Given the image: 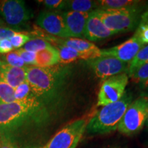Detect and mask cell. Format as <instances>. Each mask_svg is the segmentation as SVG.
Masks as SVG:
<instances>
[{
	"instance_id": "ac0fdd59",
	"label": "cell",
	"mask_w": 148,
	"mask_h": 148,
	"mask_svg": "<svg viewBox=\"0 0 148 148\" xmlns=\"http://www.w3.org/2000/svg\"><path fill=\"white\" fill-rule=\"evenodd\" d=\"M141 2V1H135V0H100V1H97L98 9H102V10L127 8L137 5Z\"/></svg>"
},
{
	"instance_id": "ba28073f",
	"label": "cell",
	"mask_w": 148,
	"mask_h": 148,
	"mask_svg": "<svg viewBox=\"0 0 148 148\" xmlns=\"http://www.w3.org/2000/svg\"><path fill=\"white\" fill-rule=\"evenodd\" d=\"M127 82V73L119 74L105 79L98 93L97 106H104L119 100L125 93Z\"/></svg>"
},
{
	"instance_id": "4dcf8cb0",
	"label": "cell",
	"mask_w": 148,
	"mask_h": 148,
	"mask_svg": "<svg viewBox=\"0 0 148 148\" xmlns=\"http://www.w3.org/2000/svg\"><path fill=\"white\" fill-rule=\"evenodd\" d=\"M16 32H18L9 27H0V40L5 38H10Z\"/></svg>"
},
{
	"instance_id": "d4e9b609",
	"label": "cell",
	"mask_w": 148,
	"mask_h": 148,
	"mask_svg": "<svg viewBox=\"0 0 148 148\" xmlns=\"http://www.w3.org/2000/svg\"><path fill=\"white\" fill-rule=\"evenodd\" d=\"M0 58L3 62V63L8 64L9 66L19 68H23L27 66L25 65V62H23V60L16 53V51H12L6 54L2 55L1 56H0Z\"/></svg>"
},
{
	"instance_id": "277c9868",
	"label": "cell",
	"mask_w": 148,
	"mask_h": 148,
	"mask_svg": "<svg viewBox=\"0 0 148 148\" xmlns=\"http://www.w3.org/2000/svg\"><path fill=\"white\" fill-rule=\"evenodd\" d=\"M146 4H140L127 8L102 10L96 9L94 12L101 18L107 28L115 34L130 32L136 29Z\"/></svg>"
},
{
	"instance_id": "836d02e7",
	"label": "cell",
	"mask_w": 148,
	"mask_h": 148,
	"mask_svg": "<svg viewBox=\"0 0 148 148\" xmlns=\"http://www.w3.org/2000/svg\"><path fill=\"white\" fill-rule=\"evenodd\" d=\"M3 62L2 60H1V58H0V70H1V67H2V66L3 65Z\"/></svg>"
},
{
	"instance_id": "e575fe53",
	"label": "cell",
	"mask_w": 148,
	"mask_h": 148,
	"mask_svg": "<svg viewBox=\"0 0 148 148\" xmlns=\"http://www.w3.org/2000/svg\"><path fill=\"white\" fill-rule=\"evenodd\" d=\"M145 124L148 127V110H147V118H146V121H145Z\"/></svg>"
},
{
	"instance_id": "7a4b0ae2",
	"label": "cell",
	"mask_w": 148,
	"mask_h": 148,
	"mask_svg": "<svg viewBox=\"0 0 148 148\" xmlns=\"http://www.w3.org/2000/svg\"><path fill=\"white\" fill-rule=\"evenodd\" d=\"M26 81L31 92L53 110L62 99L71 77V67L58 64L49 67L26 66Z\"/></svg>"
},
{
	"instance_id": "f1b7e54d",
	"label": "cell",
	"mask_w": 148,
	"mask_h": 148,
	"mask_svg": "<svg viewBox=\"0 0 148 148\" xmlns=\"http://www.w3.org/2000/svg\"><path fill=\"white\" fill-rule=\"evenodd\" d=\"M16 53L19 55L23 62L27 66H35L36 64V53L27 51L22 49H18L15 50Z\"/></svg>"
},
{
	"instance_id": "603a6c76",
	"label": "cell",
	"mask_w": 148,
	"mask_h": 148,
	"mask_svg": "<svg viewBox=\"0 0 148 148\" xmlns=\"http://www.w3.org/2000/svg\"><path fill=\"white\" fill-rule=\"evenodd\" d=\"M15 101L14 89L0 77V104H7Z\"/></svg>"
},
{
	"instance_id": "f546056e",
	"label": "cell",
	"mask_w": 148,
	"mask_h": 148,
	"mask_svg": "<svg viewBox=\"0 0 148 148\" xmlns=\"http://www.w3.org/2000/svg\"><path fill=\"white\" fill-rule=\"evenodd\" d=\"M14 47L11 44L9 38H5L0 40V53L1 54H6L13 51Z\"/></svg>"
},
{
	"instance_id": "52a82bcc",
	"label": "cell",
	"mask_w": 148,
	"mask_h": 148,
	"mask_svg": "<svg viewBox=\"0 0 148 148\" xmlns=\"http://www.w3.org/2000/svg\"><path fill=\"white\" fill-rule=\"evenodd\" d=\"M88 121L79 119L65 125L41 148H75L86 131Z\"/></svg>"
},
{
	"instance_id": "30bf717a",
	"label": "cell",
	"mask_w": 148,
	"mask_h": 148,
	"mask_svg": "<svg viewBox=\"0 0 148 148\" xmlns=\"http://www.w3.org/2000/svg\"><path fill=\"white\" fill-rule=\"evenodd\" d=\"M40 38L49 41L56 45H61L69 47L78 51L80 54V59L86 60V61L92 60L101 56V49H99L95 44L88 40L76 38H57L48 35L42 36Z\"/></svg>"
},
{
	"instance_id": "1f68e13d",
	"label": "cell",
	"mask_w": 148,
	"mask_h": 148,
	"mask_svg": "<svg viewBox=\"0 0 148 148\" xmlns=\"http://www.w3.org/2000/svg\"><path fill=\"white\" fill-rule=\"evenodd\" d=\"M6 27V25H5V23L3 21V20L0 18V27Z\"/></svg>"
},
{
	"instance_id": "3957f363",
	"label": "cell",
	"mask_w": 148,
	"mask_h": 148,
	"mask_svg": "<svg viewBox=\"0 0 148 148\" xmlns=\"http://www.w3.org/2000/svg\"><path fill=\"white\" fill-rule=\"evenodd\" d=\"M132 101V95L125 92L119 100L104 106L98 111L88 122L86 132L90 134H103L116 130Z\"/></svg>"
},
{
	"instance_id": "4fadbf2b",
	"label": "cell",
	"mask_w": 148,
	"mask_h": 148,
	"mask_svg": "<svg viewBox=\"0 0 148 148\" xmlns=\"http://www.w3.org/2000/svg\"><path fill=\"white\" fill-rule=\"evenodd\" d=\"M115 34L108 28H107L100 18L94 11L89 13L85 27L84 38L90 41L105 39Z\"/></svg>"
},
{
	"instance_id": "d6986e66",
	"label": "cell",
	"mask_w": 148,
	"mask_h": 148,
	"mask_svg": "<svg viewBox=\"0 0 148 148\" xmlns=\"http://www.w3.org/2000/svg\"><path fill=\"white\" fill-rule=\"evenodd\" d=\"M148 62V45H144L128 64L127 75L131 77L136 69Z\"/></svg>"
},
{
	"instance_id": "8992f818",
	"label": "cell",
	"mask_w": 148,
	"mask_h": 148,
	"mask_svg": "<svg viewBox=\"0 0 148 148\" xmlns=\"http://www.w3.org/2000/svg\"><path fill=\"white\" fill-rule=\"evenodd\" d=\"M0 15L9 27L21 32L33 16L31 10L21 0H0Z\"/></svg>"
},
{
	"instance_id": "7402d4cb",
	"label": "cell",
	"mask_w": 148,
	"mask_h": 148,
	"mask_svg": "<svg viewBox=\"0 0 148 148\" xmlns=\"http://www.w3.org/2000/svg\"><path fill=\"white\" fill-rule=\"evenodd\" d=\"M130 77L140 88L146 89L148 87V62L136 69Z\"/></svg>"
},
{
	"instance_id": "cb8c5ba5",
	"label": "cell",
	"mask_w": 148,
	"mask_h": 148,
	"mask_svg": "<svg viewBox=\"0 0 148 148\" xmlns=\"http://www.w3.org/2000/svg\"><path fill=\"white\" fill-rule=\"evenodd\" d=\"M51 45L49 42L40 38H33L22 47V49L27 51L38 53L51 47Z\"/></svg>"
},
{
	"instance_id": "ffe728a7",
	"label": "cell",
	"mask_w": 148,
	"mask_h": 148,
	"mask_svg": "<svg viewBox=\"0 0 148 148\" xmlns=\"http://www.w3.org/2000/svg\"><path fill=\"white\" fill-rule=\"evenodd\" d=\"M55 48L58 51L59 60L61 64H67L77 59H80L79 53L73 48L61 45H56Z\"/></svg>"
},
{
	"instance_id": "44dd1931",
	"label": "cell",
	"mask_w": 148,
	"mask_h": 148,
	"mask_svg": "<svg viewBox=\"0 0 148 148\" xmlns=\"http://www.w3.org/2000/svg\"><path fill=\"white\" fill-rule=\"evenodd\" d=\"M134 35L137 36L145 45H148V4L141 14Z\"/></svg>"
},
{
	"instance_id": "5bb4252c",
	"label": "cell",
	"mask_w": 148,
	"mask_h": 148,
	"mask_svg": "<svg viewBox=\"0 0 148 148\" xmlns=\"http://www.w3.org/2000/svg\"><path fill=\"white\" fill-rule=\"evenodd\" d=\"M89 13L74 11H65L62 12L70 38H84L85 27Z\"/></svg>"
},
{
	"instance_id": "4316f807",
	"label": "cell",
	"mask_w": 148,
	"mask_h": 148,
	"mask_svg": "<svg viewBox=\"0 0 148 148\" xmlns=\"http://www.w3.org/2000/svg\"><path fill=\"white\" fill-rule=\"evenodd\" d=\"M31 93L30 86L27 81L18 85L14 88V98L15 101H20L26 98Z\"/></svg>"
},
{
	"instance_id": "d6a6232c",
	"label": "cell",
	"mask_w": 148,
	"mask_h": 148,
	"mask_svg": "<svg viewBox=\"0 0 148 148\" xmlns=\"http://www.w3.org/2000/svg\"><path fill=\"white\" fill-rule=\"evenodd\" d=\"M0 148H13L10 146L7 145H4V144H0Z\"/></svg>"
},
{
	"instance_id": "e0dca14e",
	"label": "cell",
	"mask_w": 148,
	"mask_h": 148,
	"mask_svg": "<svg viewBox=\"0 0 148 148\" xmlns=\"http://www.w3.org/2000/svg\"><path fill=\"white\" fill-rule=\"evenodd\" d=\"M98 9L97 1L90 0H70L65 1L64 10L79 12H91Z\"/></svg>"
},
{
	"instance_id": "8fae6325",
	"label": "cell",
	"mask_w": 148,
	"mask_h": 148,
	"mask_svg": "<svg viewBox=\"0 0 148 148\" xmlns=\"http://www.w3.org/2000/svg\"><path fill=\"white\" fill-rule=\"evenodd\" d=\"M36 23L51 36L61 38H70L62 14L60 11H42L38 14Z\"/></svg>"
},
{
	"instance_id": "2e32d148",
	"label": "cell",
	"mask_w": 148,
	"mask_h": 148,
	"mask_svg": "<svg viewBox=\"0 0 148 148\" xmlns=\"http://www.w3.org/2000/svg\"><path fill=\"white\" fill-rule=\"evenodd\" d=\"M60 63L57 49L51 45L36 53V64L38 67H49Z\"/></svg>"
},
{
	"instance_id": "9c48e42d",
	"label": "cell",
	"mask_w": 148,
	"mask_h": 148,
	"mask_svg": "<svg viewBox=\"0 0 148 148\" xmlns=\"http://www.w3.org/2000/svg\"><path fill=\"white\" fill-rule=\"evenodd\" d=\"M87 63L98 77L107 79L121 73H127L128 63L112 56H101L88 60Z\"/></svg>"
},
{
	"instance_id": "5b68a950",
	"label": "cell",
	"mask_w": 148,
	"mask_h": 148,
	"mask_svg": "<svg viewBox=\"0 0 148 148\" xmlns=\"http://www.w3.org/2000/svg\"><path fill=\"white\" fill-rule=\"evenodd\" d=\"M148 110V96H141L132 101L118 125L121 134L130 136L140 132L145 124Z\"/></svg>"
},
{
	"instance_id": "d590c367",
	"label": "cell",
	"mask_w": 148,
	"mask_h": 148,
	"mask_svg": "<svg viewBox=\"0 0 148 148\" xmlns=\"http://www.w3.org/2000/svg\"><path fill=\"white\" fill-rule=\"evenodd\" d=\"M146 90H147V92L148 93V87H147V88H146Z\"/></svg>"
},
{
	"instance_id": "83f0119b",
	"label": "cell",
	"mask_w": 148,
	"mask_h": 148,
	"mask_svg": "<svg viewBox=\"0 0 148 148\" xmlns=\"http://www.w3.org/2000/svg\"><path fill=\"white\" fill-rule=\"evenodd\" d=\"M38 2L45 6L48 10L60 11L64 10L65 6V1L63 0H44L38 1Z\"/></svg>"
},
{
	"instance_id": "7c38bea8",
	"label": "cell",
	"mask_w": 148,
	"mask_h": 148,
	"mask_svg": "<svg viewBox=\"0 0 148 148\" xmlns=\"http://www.w3.org/2000/svg\"><path fill=\"white\" fill-rule=\"evenodd\" d=\"M144 45H145V44L134 35L119 45L108 49H101V56L114 57L129 64Z\"/></svg>"
},
{
	"instance_id": "9a60e30c",
	"label": "cell",
	"mask_w": 148,
	"mask_h": 148,
	"mask_svg": "<svg viewBox=\"0 0 148 148\" xmlns=\"http://www.w3.org/2000/svg\"><path fill=\"white\" fill-rule=\"evenodd\" d=\"M26 66L25 67H14L3 64L0 70V77L11 87L15 88L26 81Z\"/></svg>"
},
{
	"instance_id": "6da1fadb",
	"label": "cell",
	"mask_w": 148,
	"mask_h": 148,
	"mask_svg": "<svg viewBox=\"0 0 148 148\" xmlns=\"http://www.w3.org/2000/svg\"><path fill=\"white\" fill-rule=\"evenodd\" d=\"M54 112L32 92L22 100L0 104V144L13 148H41Z\"/></svg>"
},
{
	"instance_id": "484cf974",
	"label": "cell",
	"mask_w": 148,
	"mask_h": 148,
	"mask_svg": "<svg viewBox=\"0 0 148 148\" xmlns=\"http://www.w3.org/2000/svg\"><path fill=\"white\" fill-rule=\"evenodd\" d=\"M32 35L29 33L18 32L9 38L14 49H21L32 38ZM34 37V36H33Z\"/></svg>"
}]
</instances>
